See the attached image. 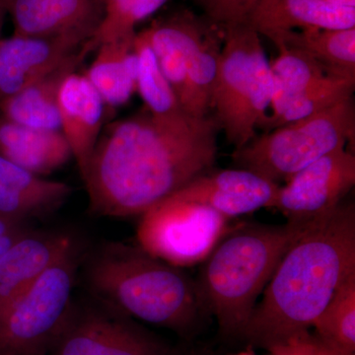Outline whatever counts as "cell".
Returning <instances> with one entry per match:
<instances>
[{
    "mask_svg": "<svg viewBox=\"0 0 355 355\" xmlns=\"http://www.w3.org/2000/svg\"><path fill=\"white\" fill-rule=\"evenodd\" d=\"M220 132L214 116L184 112L157 118L148 110L111 123L83 178L96 216H141L212 170Z\"/></svg>",
    "mask_w": 355,
    "mask_h": 355,
    "instance_id": "cell-1",
    "label": "cell"
},
{
    "mask_svg": "<svg viewBox=\"0 0 355 355\" xmlns=\"http://www.w3.org/2000/svg\"><path fill=\"white\" fill-rule=\"evenodd\" d=\"M355 273V207L340 203L292 243L254 307L243 340L268 350L310 331Z\"/></svg>",
    "mask_w": 355,
    "mask_h": 355,
    "instance_id": "cell-2",
    "label": "cell"
},
{
    "mask_svg": "<svg viewBox=\"0 0 355 355\" xmlns=\"http://www.w3.org/2000/svg\"><path fill=\"white\" fill-rule=\"evenodd\" d=\"M85 259L93 299L125 316L182 336L195 333L210 316L196 279L137 244L106 243Z\"/></svg>",
    "mask_w": 355,
    "mask_h": 355,
    "instance_id": "cell-3",
    "label": "cell"
},
{
    "mask_svg": "<svg viewBox=\"0 0 355 355\" xmlns=\"http://www.w3.org/2000/svg\"><path fill=\"white\" fill-rule=\"evenodd\" d=\"M311 223L246 224L227 231L217 243L196 282L221 336L243 340L275 268Z\"/></svg>",
    "mask_w": 355,
    "mask_h": 355,
    "instance_id": "cell-4",
    "label": "cell"
},
{
    "mask_svg": "<svg viewBox=\"0 0 355 355\" xmlns=\"http://www.w3.org/2000/svg\"><path fill=\"white\" fill-rule=\"evenodd\" d=\"M223 44L212 93L219 130L235 149L257 135L272 99L270 64L260 34L246 23L223 27Z\"/></svg>",
    "mask_w": 355,
    "mask_h": 355,
    "instance_id": "cell-5",
    "label": "cell"
},
{
    "mask_svg": "<svg viewBox=\"0 0 355 355\" xmlns=\"http://www.w3.org/2000/svg\"><path fill=\"white\" fill-rule=\"evenodd\" d=\"M354 99L338 103L307 118L256 135L235 149L236 168L279 184L327 154L345 148L354 139Z\"/></svg>",
    "mask_w": 355,
    "mask_h": 355,
    "instance_id": "cell-6",
    "label": "cell"
},
{
    "mask_svg": "<svg viewBox=\"0 0 355 355\" xmlns=\"http://www.w3.org/2000/svg\"><path fill=\"white\" fill-rule=\"evenodd\" d=\"M83 250L76 243L0 316V355H49L73 303Z\"/></svg>",
    "mask_w": 355,
    "mask_h": 355,
    "instance_id": "cell-7",
    "label": "cell"
},
{
    "mask_svg": "<svg viewBox=\"0 0 355 355\" xmlns=\"http://www.w3.org/2000/svg\"><path fill=\"white\" fill-rule=\"evenodd\" d=\"M228 220L216 210L167 198L140 216L137 245L170 265L202 263L227 232Z\"/></svg>",
    "mask_w": 355,
    "mask_h": 355,
    "instance_id": "cell-8",
    "label": "cell"
},
{
    "mask_svg": "<svg viewBox=\"0 0 355 355\" xmlns=\"http://www.w3.org/2000/svg\"><path fill=\"white\" fill-rule=\"evenodd\" d=\"M71 308L49 355H174L132 318L99 301Z\"/></svg>",
    "mask_w": 355,
    "mask_h": 355,
    "instance_id": "cell-9",
    "label": "cell"
},
{
    "mask_svg": "<svg viewBox=\"0 0 355 355\" xmlns=\"http://www.w3.org/2000/svg\"><path fill=\"white\" fill-rule=\"evenodd\" d=\"M354 184V155L340 149L311 163L279 187L273 207L287 221L311 223L340 205Z\"/></svg>",
    "mask_w": 355,
    "mask_h": 355,
    "instance_id": "cell-10",
    "label": "cell"
},
{
    "mask_svg": "<svg viewBox=\"0 0 355 355\" xmlns=\"http://www.w3.org/2000/svg\"><path fill=\"white\" fill-rule=\"evenodd\" d=\"M92 38L84 33L0 39V100L55 69Z\"/></svg>",
    "mask_w": 355,
    "mask_h": 355,
    "instance_id": "cell-11",
    "label": "cell"
},
{
    "mask_svg": "<svg viewBox=\"0 0 355 355\" xmlns=\"http://www.w3.org/2000/svg\"><path fill=\"white\" fill-rule=\"evenodd\" d=\"M279 187L239 168L210 170L169 198L205 205L230 219L273 207Z\"/></svg>",
    "mask_w": 355,
    "mask_h": 355,
    "instance_id": "cell-12",
    "label": "cell"
},
{
    "mask_svg": "<svg viewBox=\"0 0 355 355\" xmlns=\"http://www.w3.org/2000/svg\"><path fill=\"white\" fill-rule=\"evenodd\" d=\"M62 232L30 230L0 260V316L76 244Z\"/></svg>",
    "mask_w": 355,
    "mask_h": 355,
    "instance_id": "cell-13",
    "label": "cell"
},
{
    "mask_svg": "<svg viewBox=\"0 0 355 355\" xmlns=\"http://www.w3.org/2000/svg\"><path fill=\"white\" fill-rule=\"evenodd\" d=\"M14 35L94 36L104 17V0H6Z\"/></svg>",
    "mask_w": 355,
    "mask_h": 355,
    "instance_id": "cell-14",
    "label": "cell"
},
{
    "mask_svg": "<svg viewBox=\"0 0 355 355\" xmlns=\"http://www.w3.org/2000/svg\"><path fill=\"white\" fill-rule=\"evenodd\" d=\"M104 101L84 74H69L58 98L60 130L71 149L81 178L85 175L102 132Z\"/></svg>",
    "mask_w": 355,
    "mask_h": 355,
    "instance_id": "cell-15",
    "label": "cell"
},
{
    "mask_svg": "<svg viewBox=\"0 0 355 355\" xmlns=\"http://www.w3.org/2000/svg\"><path fill=\"white\" fill-rule=\"evenodd\" d=\"M72 187L49 181L0 156V217L19 223L55 214L72 193Z\"/></svg>",
    "mask_w": 355,
    "mask_h": 355,
    "instance_id": "cell-16",
    "label": "cell"
},
{
    "mask_svg": "<svg viewBox=\"0 0 355 355\" xmlns=\"http://www.w3.org/2000/svg\"><path fill=\"white\" fill-rule=\"evenodd\" d=\"M90 40L55 69L10 97L0 100L4 118L26 127L60 130L58 98L62 84L76 72L88 55L95 51Z\"/></svg>",
    "mask_w": 355,
    "mask_h": 355,
    "instance_id": "cell-17",
    "label": "cell"
},
{
    "mask_svg": "<svg viewBox=\"0 0 355 355\" xmlns=\"http://www.w3.org/2000/svg\"><path fill=\"white\" fill-rule=\"evenodd\" d=\"M244 23L265 36L295 29H347L355 27V8L331 6L322 0H259Z\"/></svg>",
    "mask_w": 355,
    "mask_h": 355,
    "instance_id": "cell-18",
    "label": "cell"
},
{
    "mask_svg": "<svg viewBox=\"0 0 355 355\" xmlns=\"http://www.w3.org/2000/svg\"><path fill=\"white\" fill-rule=\"evenodd\" d=\"M0 156L42 177L67 164L72 153L60 130L26 127L0 116Z\"/></svg>",
    "mask_w": 355,
    "mask_h": 355,
    "instance_id": "cell-19",
    "label": "cell"
},
{
    "mask_svg": "<svg viewBox=\"0 0 355 355\" xmlns=\"http://www.w3.org/2000/svg\"><path fill=\"white\" fill-rule=\"evenodd\" d=\"M135 36L100 44L94 60L83 73L110 107L123 106L137 92Z\"/></svg>",
    "mask_w": 355,
    "mask_h": 355,
    "instance_id": "cell-20",
    "label": "cell"
},
{
    "mask_svg": "<svg viewBox=\"0 0 355 355\" xmlns=\"http://www.w3.org/2000/svg\"><path fill=\"white\" fill-rule=\"evenodd\" d=\"M273 44L309 55L330 76L355 80V27L347 29L287 30L268 33Z\"/></svg>",
    "mask_w": 355,
    "mask_h": 355,
    "instance_id": "cell-21",
    "label": "cell"
},
{
    "mask_svg": "<svg viewBox=\"0 0 355 355\" xmlns=\"http://www.w3.org/2000/svg\"><path fill=\"white\" fill-rule=\"evenodd\" d=\"M223 38V27L214 23L191 58L180 101L184 111L191 116L202 118L209 114Z\"/></svg>",
    "mask_w": 355,
    "mask_h": 355,
    "instance_id": "cell-22",
    "label": "cell"
},
{
    "mask_svg": "<svg viewBox=\"0 0 355 355\" xmlns=\"http://www.w3.org/2000/svg\"><path fill=\"white\" fill-rule=\"evenodd\" d=\"M355 80L329 76L316 86L289 98L277 106L272 107V113L266 116L260 125L263 132L307 118L336 106L338 103L350 99L354 95Z\"/></svg>",
    "mask_w": 355,
    "mask_h": 355,
    "instance_id": "cell-23",
    "label": "cell"
},
{
    "mask_svg": "<svg viewBox=\"0 0 355 355\" xmlns=\"http://www.w3.org/2000/svg\"><path fill=\"white\" fill-rule=\"evenodd\" d=\"M279 55L270 64L273 92L270 107L301 94L323 81L328 73L303 51L275 44Z\"/></svg>",
    "mask_w": 355,
    "mask_h": 355,
    "instance_id": "cell-24",
    "label": "cell"
},
{
    "mask_svg": "<svg viewBox=\"0 0 355 355\" xmlns=\"http://www.w3.org/2000/svg\"><path fill=\"white\" fill-rule=\"evenodd\" d=\"M137 55V91L146 110L157 118H169L184 113L174 90L159 67L157 60L146 39L137 33L135 40Z\"/></svg>",
    "mask_w": 355,
    "mask_h": 355,
    "instance_id": "cell-25",
    "label": "cell"
},
{
    "mask_svg": "<svg viewBox=\"0 0 355 355\" xmlns=\"http://www.w3.org/2000/svg\"><path fill=\"white\" fill-rule=\"evenodd\" d=\"M313 328L315 335L327 345L355 354V273L336 292Z\"/></svg>",
    "mask_w": 355,
    "mask_h": 355,
    "instance_id": "cell-26",
    "label": "cell"
},
{
    "mask_svg": "<svg viewBox=\"0 0 355 355\" xmlns=\"http://www.w3.org/2000/svg\"><path fill=\"white\" fill-rule=\"evenodd\" d=\"M168 0H104V17L91 44L95 49L112 40L137 34L135 27L157 12Z\"/></svg>",
    "mask_w": 355,
    "mask_h": 355,
    "instance_id": "cell-27",
    "label": "cell"
},
{
    "mask_svg": "<svg viewBox=\"0 0 355 355\" xmlns=\"http://www.w3.org/2000/svg\"><path fill=\"white\" fill-rule=\"evenodd\" d=\"M207 18L226 27L244 23L247 14L259 0H193Z\"/></svg>",
    "mask_w": 355,
    "mask_h": 355,
    "instance_id": "cell-28",
    "label": "cell"
},
{
    "mask_svg": "<svg viewBox=\"0 0 355 355\" xmlns=\"http://www.w3.org/2000/svg\"><path fill=\"white\" fill-rule=\"evenodd\" d=\"M268 355H355L334 349L310 331L291 336L286 342L273 345Z\"/></svg>",
    "mask_w": 355,
    "mask_h": 355,
    "instance_id": "cell-29",
    "label": "cell"
},
{
    "mask_svg": "<svg viewBox=\"0 0 355 355\" xmlns=\"http://www.w3.org/2000/svg\"><path fill=\"white\" fill-rule=\"evenodd\" d=\"M31 229L26 223L0 217V260Z\"/></svg>",
    "mask_w": 355,
    "mask_h": 355,
    "instance_id": "cell-30",
    "label": "cell"
},
{
    "mask_svg": "<svg viewBox=\"0 0 355 355\" xmlns=\"http://www.w3.org/2000/svg\"><path fill=\"white\" fill-rule=\"evenodd\" d=\"M331 6L345 7V8H355V0H322Z\"/></svg>",
    "mask_w": 355,
    "mask_h": 355,
    "instance_id": "cell-31",
    "label": "cell"
},
{
    "mask_svg": "<svg viewBox=\"0 0 355 355\" xmlns=\"http://www.w3.org/2000/svg\"><path fill=\"white\" fill-rule=\"evenodd\" d=\"M6 14V0H0V39H1L2 27H3L4 17Z\"/></svg>",
    "mask_w": 355,
    "mask_h": 355,
    "instance_id": "cell-32",
    "label": "cell"
},
{
    "mask_svg": "<svg viewBox=\"0 0 355 355\" xmlns=\"http://www.w3.org/2000/svg\"><path fill=\"white\" fill-rule=\"evenodd\" d=\"M234 355H254L252 354V352H240V354H234Z\"/></svg>",
    "mask_w": 355,
    "mask_h": 355,
    "instance_id": "cell-33",
    "label": "cell"
}]
</instances>
